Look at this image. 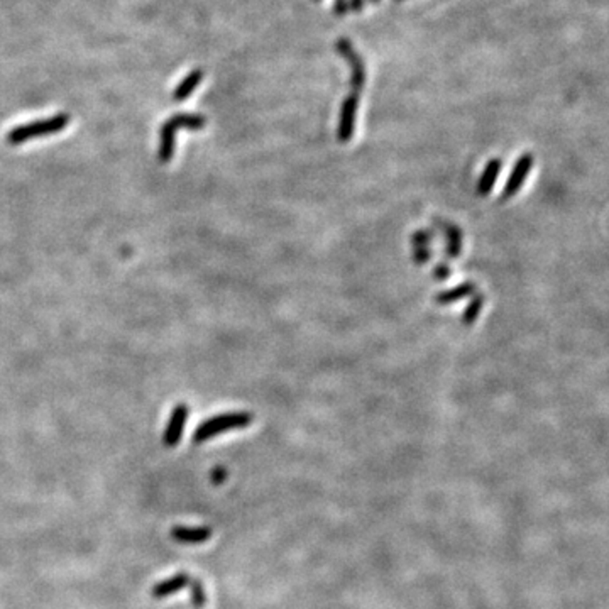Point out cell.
<instances>
[{
  "label": "cell",
  "instance_id": "obj_21",
  "mask_svg": "<svg viewBox=\"0 0 609 609\" xmlns=\"http://www.w3.org/2000/svg\"><path fill=\"white\" fill-rule=\"evenodd\" d=\"M371 2L373 4H379V2H381V0H371Z\"/></svg>",
  "mask_w": 609,
  "mask_h": 609
},
{
  "label": "cell",
  "instance_id": "obj_8",
  "mask_svg": "<svg viewBox=\"0 0 609 609\" xmlns=\"http://www.w3.org/2000/svg\"><path fill=\"white\" fill-rule=\"evenodd\" d=\"M189 581H192V577L188 574H184V572H178V574L168 577V579L157 582V584L152 588V598L155 599H165L168 598V595L178 593V590H182L187 588L189 584Z\"/></svg>",
  "mask_w": 609,
  "mask_h": 609
},
{
  "label": "cell",
  "instance_id": "obj_3",
  "mask_svg": "<svg viewBox=\"0 0 609 609\" xmlns=\"http://www.w3.org/2000/svg\"><path fill=\"white\" fill-rule=\"evenodd\" d=\"M335 49L337 53L344 58L347 65L350 70V92L359 95L365 87V80H368V71H365V65L358 53V49L354 48V44L350 43L347 38H340L335 41Z\"/></svg>",
  "mask_w": 609,
  "mask_h": 609
},
{
  "label": "cell",
  "instance_id": "obj_18",
  "mask_svg": "<svg viewBox=\"0 0 609 609\" xmlns=\"http://www.w3.org/2000/svg\"><path fill=\"white\" fill-rule=\"evenodd\" d=\"M412 242L413 246H428V242H430V234H428L427 230H417V232L413 234Z\"/></svg>",
  "mask_w": 609,
  "mask_h": 609
},
{
  "label": "cell",
  "instance_id": "obj_7",
  "mask_svg": "<svg viewBox=\"0 0 609 609\" xmlns=\"http://www.w3.org/2000/svg\"><path fill=\"white\" fill-rule=\"evenodd\" d=\"M212 528L209 526H173L171 538L184 545H200L210 540Z\"/></svg>",
  "mask_w": 609,
  "mask_h": 609
},
{
  "label": "cell",
  "instance_id": "obj_12",
  "mask_svg": "<svg viewBox=\"0 0 609 609\" xmlns=\"http://www.w3.org/2000/svg\"><path fill=\"white\" fill-rule=\"evenodd\" d=\"M476 293V286H474L472 283H462L457 284V286L452 288V290H447L442 291L437 295V303L439 305H450L455 303V301L462 300V298H467Z\"/></svg>",
  "mask_w": 609,
  "mask_h": 609
},
{
  "label": "cell",
  "instance_id": "obj_4",
  "mask_svg": "<svg viewBox=\"0 0 609 609\" xmlns=\"http://www.w3.org/2000/svg\"><path fill=\"white\" fill-rule=\"evenodd\" d=\"M358 108H359V95L349 93L344 98L340 107V117H338V127H337V139L340 142H349L354 137L355 130V119H358Z\"/></svg>",
  "mask_w": 609,
  "mask_h": 609
},
{
  "label": "cell",
  "instance_id": "obj_19",
  "mask_svg": "<svg viewBox=\"0 0 609 609\" xmlns=\"http://www.w3.org/2000/svg\"><path fill=\"white\" fill-rule=\"evenodd\" d=\"M433 276L439 279V281H444V279L450 276V268L447 264H439L435 271H433Z\"/></svg>",
  "mask_w": 609,
  "mask_h": 609
},
{
  "label": "cell",
  "instance_id": "obj_23",
  "mask_svg": "<svg viewBox=\"0 0 609 609\" xmlns=\"http://www.w3.org/2000/svg\"><path fill=\"white\" fill-rule=\"evenodd\" d=\"M315 2H320V0H315Z\"/></svg>",
  "mask_w": 609,
  "mask_h": 609
},
{
  "label": "cell",
  "instance_id": "obj_22",
  "mask_svg": "<svg viewBox=\"0 0 609 609\" xmlns=\"http://www.w3.org/2000/svg\"><path fill=\"white\" fill-rule=\"evenodd\" d=\"M396 2H403V0H396Z\"/></svg>",
  "mask_w": 609,
  "mask_h": 609
},
{
  "label": "cell",
  "instance_id": "obj_10",
  "mask_svg": "<svg viewBox=\"0 0 609 609\" xmlns=\"http://www.w3.org/2000/svg\"><path fill=\"white\" fill-rule=\"evenodd\" d=\"M205 78V71L197 68V70L189 71V73L182 80V83L173 90V100L175 102H183L187 98L192 97V93L198 88V85L202 83V80Z\"/></svg>",
  "mask_w": 609,
  "mask_h": 609
},
{
  "label": "cell",
  "instance_id": "obj_15",
  "mask_svg": "<svg viewBox=\"0 0 609 609\" xmlns=\"http://www.w3.org/2000/svg\"><path fill=\"white\" fill-rule=\"evenodd\" d=\"M189 594H192V604L197 609L203 608L207 604V593L205 588H203V584L198 579H192L189 581Z\"/></svg>",
  "mask_w": 609,
  "mask_h": 609
},
{
  "label": "cell",
  "instance_id": "obj_5",
  "mask_svg": "<svg viewBox=\"0 0 609 609\" xmlns=\"http://www.w3.org/2000/svg\"><path fill=\"white\" fill-rule=\"evenodd\" d=\"M533 162H535V157L533 155H530V152H525V155L518 157V161L514 162L511 173H509L508 182L504 184L499 200L503 202L508 200V198L514 197L518 192H520V188L523 187V183H525L528 175H530L531 168H533Z\"/></svg>",
  "mask_w": 609,
  "mask_h": 609
},
{
  "label": "cell",
  "instance_id": "obj_6",
  "mask_svg": "<svg viewBox=\"0 0 609 609\" xmlns=\"http://www.w3.org/2000/svg\"><path fill=\"white\" fill-rule=\"evenodd\" d=\"M188 415H189V410L184 403H179L175 406L173 412H171L168 425H166L165 435H162V442H165L166 447H175L179 444L184 430V423H187L188 420Z\"/></svg>",
  "mask_w": 609,
  "mask_h": 609
},
{
  "label": "cell",
  "instance_id": "obj_20",
  "mask_svg": "<svg viewBox=\"0 0 609 609\" xmlns=\"http://www.w3.org/2000/svg\"><path fill=\"white\" fill-rule=\"evenodd\" d=\"M349 4H350V11L358 14L363 12L365 7V0H349Z\"/></svg>",
  "mask_w": 609,
  "mask_h": 609
},
{
  "label": "cell",
  "instance_id": "obj_16",
  "mask_svg": "<svg viewBox=\"0 0 609 609\" xmlns=\"http://www.w3.org/2000/svg\"><path fill=\"white\" fill-rule=\"evenodd\" d=\"M413 257L417 264H425L430 259V249L428 246H413Z\"/></svg>",
  "mask_w": 609,
  "mask_h": 609
},
{
  "label": "cell",
  "instance_id": "obj_9",
  "mask_svg": "<svg viewBox=\"0 0 609 609\" xmlns=\"http://www.w3.org/2000/svg\"><path fill=\"white\" fill-rule=\"evenodd\" d=\"M176 130L178 127L175 122L168 119L162 124L160 130V161L168 162L175 155V142H176Z\"/></svg>",
  "mask_w": 609,
  "mask_h": 609
},
{
  "label": "cell",
  "instance_id": "obj_1",
  "mask_svg": "<svg viewBox=\"0 0 609 609\" xmlns=\"http://www.w3.org/2000/svg\"><path fill=\"white\" fill-rule=\"evenodd\" d=\"M68 124H70V115L66 114H58L54 117H49V119L34 120L31 122V124H24L12 129L11 132L7 134V142L12 144V146H17V144L33 141V139L60 132Z\"/></svg>",
  "mask_w": 609,
  "mask_h": 609
},
{
  "label": "cell",
  "instance_id": "obj_14",
  "mask_svg": "<svg viewBox=\"0 0 609 609\" xmlns=\"http://www.w3.org/2000/svg\"><path fill=\"white\" fill-rule=\"evenodd\" d=\"M482 305H484V296H482L481 293H474V298L471 300V303L467 305V308L462 315V322L466 325H471V323L476 322L477 317H479V311L482 308Z\"/></svg>",
  "mask_w": 609,
  "mask_h": 609
},
{
  "label": "cell",
  "instance_id": "obj_2",
  "mask_svg": "<svg viewBox=\"0 0 609 609\" xmlns=\"http://www.w3.org/2000/svg\"><path fill=\"white\" fill-rule=\"evenodd\" d=\"M252 415L247 412H236V413H224L212 417L198 425V428L193 433V442L195 444H202V442L214 439V437L220 435V433L227 430H236V428H244L251 425Z\"/></svg>",
  "mask_w": 609,
  "mask_h": 609
},
{
  "label": "cell",
  "instance_id": "obj_11",
  "mask_svg": "<svg viewBox=\"0 0 609 609\" xmlns=\"http://www.w3.org/2000/svg\"><path fill=\"white\" fill-rule=\"evenodd\" d=\"M501 168H503V161L498 160V157H494V160H491L486 165L484 171H482L479 183H477V193H479L481 197L489 195L491 189H493L496 179H498V175Z\"/></svg>",
  "mask_w": 609,
  "mask_h": 609
},
{
  "label": "cell",
  "instance_id": "obj_17",
  "mask_svg": "<svg viewBox=\"0 0 609 609\" xmlns=\"http://www.w3.org/2000/svg\"><path fill=\"white\" fill-rule=\"evenodd\" d=\"M350 11L349 0H333V14L337 17H344Z\"/></svg>",
  "mask_w": 609,
  "mask_h": 609
},
{
  "label": "cell",
  "instance_id": "obj_13",
  "mask_svg": "<svg viewBox=\"0 0 609 609\" xmlns=\"http://www.w3.org/2000/svg\"><path fill=\"white\" fill-rule=\"evenodd\" d=\"M445 237H447V254L450 257H457L462 251V234L452 224L445 225Z\"/></svg>",
  "mask_w": 609,
  "mask_h": 609
}]
</instances>
